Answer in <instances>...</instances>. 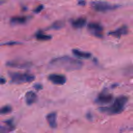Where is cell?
Masks as SVG:
<instances>
[{
    "label": "cell",
    "instance_id": "cell-10",
    "mask_svg": "<svg viewBox=\"0 0 133 133\" xmlns=\"http://www.w3.org/2000/svg\"><path fill=\"white\" fill-rule=\"evenodd\" d=\"M37 99L36 93L33 91H28L25 95V100L27 105H31L34 103Z\"/></svg>",
    "mask_w": 133,
    "mask_h": 133
},
{
    "label": "cell",
    "instance_id": "cell-5",
    "mask_svg": "<svg viewBox=\"0 0 133 133\" xmlns=\"http://www.w3.org/2000/svg\"><path fill=\"white\" fill-rule=\"evenodd\" d=\"M87 29L88 31L95 36L99 38L102 37L103 28L100 23L95 22H90L87 24Z\"/></svg>",
    "mask_w": 133,
    "mask_h": 133
},
{
    "label": "cell",
    "instance_id": "cell-2",
    "mask_svg": "<svg viewBox=\"0 0 133 133\" xmlns=\"http://www.w3.org/2000/svg\"><path fill=\"white\" fill-rule=\"evenodd\" d=\"M128 98L126 96H119L117 97L110 107L99 108V110L103 113L109 114H117L121 113L124 109L127 103Z\"/></svg>",
    "mask_w": 133,
    "mask_h": 133
},
{
    "label": "cell",
    "instance_id": "cell-15",
    "mask_svg": "<svg viewBox=\"0 0 133 133\" xmlns=\"http://www.w3.org/2000/svg\"><path fill=\"white\" fill-rule=\"evenodd\" d=\"M64 25V22L62 20H57L54 22L48 28L49 30H58L62 29Z\"/></svg>",
    "mask_w": 133,
    "mask_h": 133
},
{
    "label": "cell",
    "instance_id": "cell-21",
    "mask_svg": "<svg viewBox=\"0 0 133 133\" xmlns=\"http://www.w3.org/2000/svg\"><path fill=\"white\" fill-rule=\"evenodd\" d=\"M86 117L87 118V119H89V120H91L92 118V114L90 113V112H88L87 114H86Z\"/></svg>",
    "mask_w": 133,
    "mask_h": 133
},
{
    "label": "cell",
    "instance_id": "cell-23",
    "mask_svg": "<svg viewBox=\"0 0 133 133\" xmlns=\"http://www.w3.org/2000/svg\"><path fill=\"white\" fill-rule=\"evenodd\" d=\"M2 3H3V2H2V1H0V5L2 4Z\"/></svg>",
    "mask_w": 133,
    "mask_h": 133
},
{
    "label": "cell",
    "instance_id": "cell-20",
    "mask_svg": "<svg viewBox=\"0 0 133 133\" xmlns=\"http://www.w3.org/2000/svg\"><path fill=\"white\" fill-rule=\"evenodd\" d=\"M77 4L80 6H84L86 4V2L84 1H79L78 2Z\"/></svg>",
    "mask_w": 133,
    "mask_h": 133
},
{
    "label": "cell",
    "instance_id": "cell-8",
    "mask_svg": "<svg viewBox=\"0 0 133 133\" xmlns=\"http://www.w3.org/2000/svg\"><path fill=\"white\" fill-rule=\"evenodd\" d=\"M6 65L9 67L19 68V69H25L31 67L32 64L28 61H22L20 60H12L7 62Z\"/></svg>",
    "mask_w": 133,
    "mask_h": 133
},
{
    "label": "cell",
    "instance_id": "cell-1",
    "mask_svg": "<svg viewBox=\"0 0 133 133\" xmlns=\"http://www.w3.org/2000/svg\"><path fill=\"white\" fill-rule=\"evenodd\" d=\"M51 66L62 69L66 71H74L80 69L83 66L81 61L68 56L54 58L49 62Z\"/></svg>",
    "mask_w": 133,
    "mask_h": 133
},
{
    "label": "cell",
    "instance_id": "cell-3",
    "mask_svg": "<svg viewBox=\"0 0 133 133\" xmlns=\"http://www.w3.org/2000/svg\"><path fill=\"white\" fill-rule=\"evenodd\" d=\"M9 75L12 82L16 84L29 83L35 79L34 75L26 73L10 72L9 73Z\"/></svg>",
    "mask_w": 133,
    "mask_h": 133
},
{
    "label": "cell",
    "instance_id": "cell-18",
    "mask_svg": "<svg viewBox=\"0 0 133 133\" xmlns=\"http://www.w3.org/2000/svg\"><path fill=\"white\" fill-rule=\"evenodd\" d=\"M44 5L43 4H41L39 5H38V6H37L34 10H33V12L35 14H38L43 9H44Z\"/></svg>",
    "mask_w": 133,
    "mask_h": 133
},
{
    "label": "cell",
    "instance_id": "cell-22",
    "mask_svg": "<svg viewBox=\"0 0 133 133\" xmlns=\"http://www.w3.org/2000/svg\"><path fill=\"white\" fill-rule=\"evenodd\" d=\"M6 83V79L4 78H0V84H4Z\"/></svg>",
    "mask_w": 133,
    "mask_h": 133
},
{
    "label": "cell",
    "instance_id": "cell-19",
    "mask_svg": "<svg viewBox=\"0 0 133 133\" xmlns=\"http://www.w3.org/2000/svg\"><path fill=\"white\" fill-rule=\"evenodd\" d=\"M33 87L37 91H39L43 88V85L40 83H35L34 84Z\"/></svg>",
    "mask_w": 133,
    "mask_h": 133
},
{
    "label": "cell",
    "instance_id": "cell-14",
    "mask_svg": "<svg viewBox=\"0 0 133 133\" xmlns=\"http://www.w3.org/2000/svg\"><path fill=\"white\" fill-rule=\"evenodd\" d=\"M29 20V18L26 16H16L12 17L10 22L14 24H22L26 23Z\"/></svg>",
    "mask_w": 133,
    "mask_h": 133
},
{
    "label": "cell",
    "instance_id": "cell-12",
    "mask_svg": "<svg viewBox=\"0 0 133 133\" xmlns=\"http://www.w3.org/2000/svg\"><path fill=\"white\" fill-rule=\"evenodd\" d=\"M72 51V53L74 54V55L78 58L87 59H89L91 57V53L89 52L83 51L79 49H73Z\"/></svg>",
    "mask_w": 133,
    "mask_h": 133
},
{
    "label": "cell",
    "instance_id": "cell-16",
    "mask_svg": "<svg viewBox=\"0 0 133 133\" xmlns=\"http://www.w3.org/2000/svg\"><path fill=\"white\" fill-rule=\"evenodd\" d=\"M36 38L38 41H48L51 39L52 36L50 35H47L44 34L42 31H38L35 34Z\"/></svg>",
    "mask_w": 133,
    "mask_h": 133
},
{
    "label": "cell",
    "instance_id": "cell-17",
    "mask_svg": "<svg viewBox=\"0 0 133 133\" xmlns=\"http://www.w3.org/2000/svg\"><path fill=\"white\" fill-rule=\"evenodd\" d=\"M12 111V108L9 105H6L0 108V114H6L9 113Z\"/></svg>",
    "mask_w": 133,
    "mask_h": 133
},
{
    "label": "cell",
    "instance_id": "cell-6",
    "mask_svg": "<svg viewBox=\"0 0 133 133\" xmlns=\"http://www.w3.org/2000/svg\"><path fill=\"white\" fill-rule=\"evenodd\" d=\"M113 96L106 91H102L98 94L95 99V102L99 104H107L113 101Z\"/></svg>",
    "mask_w": 133,
    "mask_h": 133
},
{
    "label": "cell",
    "instance_id": "cell-11",
    "mask_svg": "<svg viewBox=\"0 0 133 133\" xmlns=\"http://www.w3.org/2000/svg\"><path fill=\"white\" fill-rule=\"evenodd\" d=\"M46 119L50 127L55 128L57 127V113L56 112H52L47 114Z\"/></svg>",
    "mask_w": 133,
    "mask_h": 133
},
{
    "label": "cell",
    "instance_id": "cell-4",
    "mask_svg": "<svg viewBox=\"0 0 133 133\" xmlns=\"http://www.w3.org/2000/svg\"><path fill=\"white\" fill-rule=\"evenodd\" d=\"M90 4L95 10L102 12L115 10L121 6L117 4H113L103 1H93L90 3Z\"/></svg>",
    "mask_w": 133,
    "mask_h": 133
},
{
    "label": "cell",
    "instance_id": "cell-13",
    "mask_svg": "<svg viewBox=\"0 0 133 133\" xmlns=\"http://www.w3.org/2000/svg\"><path fill=\"white\" fill-rule=\"evenodd\" d=\"M86 22L87 21L86 18L81 17L72 21L71 24L75 29H81L85 26L86 24Z\"/></svg>",
    "mask_w": 133,
    "mask_h": 133
},
{
    "label": "cell",
    "instance_id": "cell-7",
    "mask_svg": "<svg viewBox=\"0 0 133 133\" xmlns=\"http://www.w3.org/2000/svg\"><path fill=\"white\" fill-rule=\"evenodd\" d=\"M48 79L53 84L58 85H62L66 82V78L64 75L57 73L49 74Z\"/></svg>",
    "mask_w": 133,
    "mask_h": 133
},
{
    "label": "cell",
    "instance_id": "cell-9",
    "mask_svg": "<svg viewBox=\"0 0 133 133\" xmlns=\"http://www.w3.org/2000/svg\"><path fill=\"white\" fill-rule=\"evenodd\" d=\"M128 33V26L126 25H123L117 29L110 31L108 33L109 35L114 36L117 38H120L123 35H126Z\"/></svg>",
    "mask_w": 133,
    "mask_h": 133
}]
</instances>
